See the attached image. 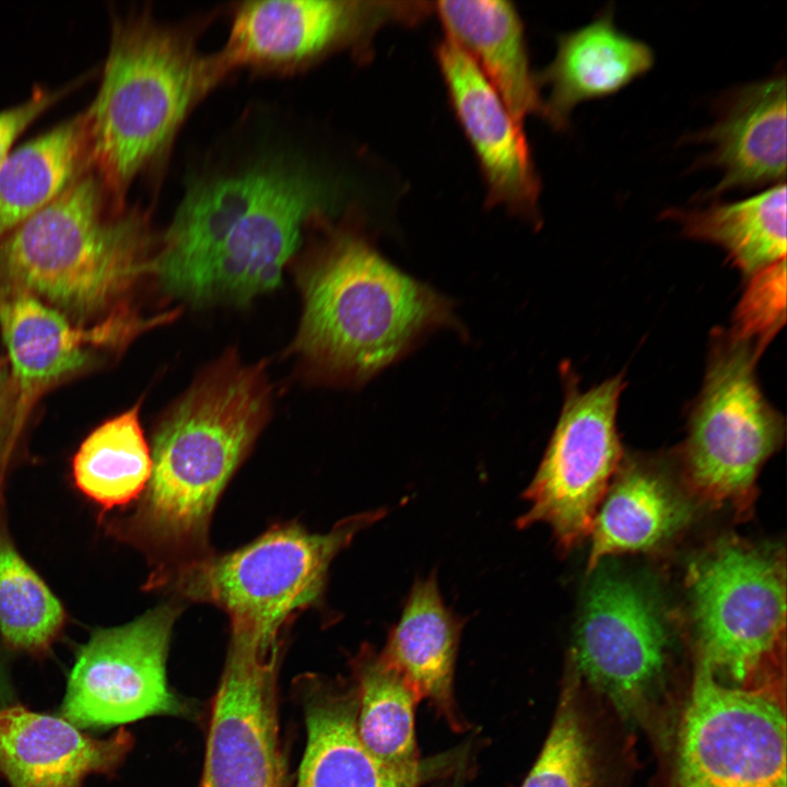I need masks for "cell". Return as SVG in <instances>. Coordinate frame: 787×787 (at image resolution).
Segmentation results:
<instances>
[{"mask_svg": "<svg viewBox=\"0 0 787 787\" xmlns=\"http://www.w3.org/2000/svg\"><path fill=\"white\" fill-rule=\"evenodd\" d=\"M14 427V391L4 366L0 364V467L9 458L16 441Z\"/></svg>", "mask_w": 787, "mask_h": 787, "instance_id": "1f68e13d", "label": "cell"}, {"mask_svg": "<svg viewBox=\"0 0 787 787\" xmlns=\"http://www.w3.org/2000/svg\"><path fill=\"white\" fill-rule=\"evenodd\" d=\"M620 467L594 521L587 572L610 555L649 551L678 533L692 506L663 473L645 462Z\"/></svg>", "mask_w": 787, "mask_h": 787, "instance_id": "7402d4cb", "label": "cell"}, {"mask_svg": "<svg viewBox=\"0 0 787 787\" xmlns=\"http://www.w3.org/2000/svg\"><path fill=\"white\" fill-rule=\"evenodd\" d=\"M9 700V689L4 681L3 674L0 672V709L7 707Z\"/></svg>", "mask_w": 787, "mask_h": 787, "instance_id": "d6a6232c", "label": "cell"}, {"mask_svg": "<svg viewBox=\"0 0 787 787\" xmlns=\"http://www.w3.org/2000/svg\"><path fill=\"white\" fill-rule=\"evenodd\" d=\"M454 787H463V786H462V778H461V777H458V778L456 779V783H455Z\"/></svg>", "mask_w": 787, "mask_h": 787, "instance_id": "836d02e7", "label": "cell"}, {"mask_svg": "<svg viewBox=\"0 0 787 787\" xmlns=\"http://www.w3.org/2000/svg\"><path fill=\"white\" fill-rule=\"evenodd\" d=\"M688 587L700 665L741 682L783 656L786 573L779 552L723 539L691 565Z\"/></svg>", "mask_w": 787, "mask_h": 787, "instance_id": "ba28073f", "label": "cell"}, {"mask_svg": "<svg viewBox=\"0 0 787 787\" xmlns=\"http://www.w3.org/2000/svg\"><path fill=\"white\" fill-rule=\"evenodd\" d=\"M192 26L148 11L116 16L98 92L86 108L92 168L125 209L134 179L163 160L187 115L224 75Z\"/></svg>", "mask_w": 787, "mask_h": 787, "instance_id": "3957f363", "label": "cell"}, {"mask_svg": "<svg viewBox=\"0 0 787 787\" xmlns=\"http://www.w3.org/2000/svg\"><path fill=\"white\" fill-rule=\"evenodd\" d=\"M59 599L21 556L0 522V633L12 648L44 653L61 633Z\"/></svg>", "mask_w": 787, "mask_h": 787, "instance_id": "f1b7e54d", "label": "cell"}, {"mask_svg": "<svg viewBox=\"0 0 787 787\" xmlns=\"http://www.w3.org/2000/svg\"><path fill=\"white\" fill-rule=\"evenodd\" d=\"M445 36L477 64L524 126L543 111L522 19L513 2L503 0H444L434 3Z\"/></svg>", "mask_w": 787, "mask_h": 787, "instance_id": "d6986e66", "label": "cell"}, {"mask_svg": "<svg viewBox=\"0 0 787 787\" xmlns=\"http://www.w3.org/2000/svg\"><path fill=\"white\" fill-rule=\"evenodd\" d=\"M151 235L139 210L116 208L91 169L0 238V295L22 292L87 321L151 272Z\"/></svg>", "mask_w": 787, "mask_h": 787, "instance_id": "5b68a950", "label": "cell"}, {"mask_svg": "<svg viewBox=\"0 0 787 787\" xmlns=\"http://www.w3.org/2000/svg\"><path fill=\"white\" fill-rule=\"evenodd\" d=\"M622 375L580 391L567 381L550 444L524 493L528 510L517 526L545 524L562 551L590 536L597 512L622 463L616 410Z\"/></svg>", "mask_w": 787, "mask_h": 787, "instance_id": "8fae6325", "label": "cell"}, {"mask_svg": "<svg viewBox=\"0 0 787 787\" xmlns=\"http://www.w3.org/2000/svg\"><path fill=\"white\" fill-rule=\"evenodd\" d=\"M785 266L786 259L751 277L737 309L731 332L753 343L760 352L785 322Z\"/></svg>", "mask_w": 787, "mask_h": 787, "instance_id": "f546056e", "label": "cell"}, {"mask_svg": "<svg viewBox=\"0 0 787 787\" xmlns=\"http://www.w3.org/2000/svg\"><path fill=\"white\" fill-rule=\"evenodd\" d=\"M353 671L356 728L362 743L399 787H418L421 778L414 732L418 696L369 645L356 655Z\"/></svg>", "mask_w": 787, "mask_h": 787, "instance_id": "cb8c5ba5", "label": "cell"}, {"mask_svg": "<svg viewBox=\"0 0 787 787\" xmlns=\"http://www.w3.org/2000/svg\"><path fill=\"white\" fill-rule=\"evenodd\" d=\"M140 404L103 422L81 443L72 461L77 488L103 509L139 500L152 470Z\"/></svg>", "mask_w": 787, "mask_h": 787, "instance_id": "4316f807", "label": "cell"}, {"mask_svg": "<svg viewBox=\"0 0 787 787\" xmlns=\"http://www.w3.org/2000/svg\"><path fill=\"white\" fill-rule=\"evenodd\" d=\"M384 515V509L361 513L327 533L308 532L298 524L275 525L235 551L212 553L168 587L184 599L223 610L231 630L279 644L289 621L321 596L334 556Z\"/></svg>", "mask_w": 787, "mask_h": 787, "instance_id": "8992f818", "label": "cell"}, {"mask_svg": "<svg viewBox=\"0 0 787 787\" xmlns=\"http://www.w3.org/2000/svg\"><path fill=\"white\" fill-rule=\"evenodd\" d=\"M178 612L175 603H166L125 625L95 631L77 655L62 717L78 728H91L184 714L186 706L166 678Z\"/></svg>", "mask_w": 787, "mask_h": 787, "instance_id": "7c38bea8", "label": "cell"}, {"mask_svg": "<svg viewBox=\"0 0 787 787\" xmlns=\"http://www.w3.org/2000/svg\"><path fill=\"white\" fill-rule=\"evenodd\" d=\"M69 90V86L54 91L36 90L28 99L0 111V164L24 130Z\"/></svg>", "mask_w": 787, "mask_h": 787, "instance_id": "4dcf8cb0", "label": "cell"}, {"mask_svg": "<svg viewBox=\"0 0 787 787\" xmlns=\"http://www.w3.org/2000/svg\"><path fill=\"white\" fill-rule=\"evenodd\" d=\"M786 784V719L770 696L728 688L698 665L663 787Z\"/></svg>", "mask_w": 787, "mask_h": 787, "instance_id": "9c48e42d", "label": "cell"}, {"mask_svg": "<svg viewBox=\"0 0 787 787\" xmlns=\"http://www.w3.org/2000/svg\"><path fill=\"white\" fill-rule=\"evenodd\" d=\"M432 12L422 1H247L214 56L224 77L240 68L287 73L345 50L366 58L381 28L413 25Z\"/></svg>", "mask_w": 787, "mask_h": 787, "instance_id": "30bf717a", "label": "cell"}, {"mask_svg": "<svg viewBox=\"0 0 787 787\" xmlns=\"http://www.w3.org/2000/svg\"><path fill=\"white\" fill-rule=\"evenodd\" d=\"M305 712L307 740L298 787H399L359 737L356 689L316 688Z\"/></svg>", "mask_w": 787, "mask_h": 787, "instance_id": "d4e9b609", "label": "cell"}, {"mask_svg": "<svg viewBox=\"0 0 787 787\" xmlns=\"http://www.w3.org/2000/svg\"><path fill=\"white\" fill-rule=\"evenodd\" d=\"M461 625L445 606L436 577L420 578L413 584L401 616L379 653L419 701L427 700L456 731L465 728L454 696Z\"/></svg>", "mask_w": 787, "mask_h": 787, "instance_id": "ffe728a7", "label": "cell"}, {"mask_svg": "<svg viewBox=\"0 0 787 787\" xmlns=\"http://www.w3.org/2000/svg\"><path fill=\"white\" fill-rule=\"evenodd\" d=\"M150 325L117 314L87 328L31 294H1L0 332L14 391L16 433L47 388L86 365L91 345L122 342Z\"/></svg>", "mask_w": 787, "mask_h": 787, "instance_id": "2e32d148", "label": "cell"}, {"mask_svg": "<svg viewBox=\"0 0 787 787\" xmlns=\"http://www.w3.org/2000/svg\"><path fill=\"white\" fill-rule=\"evenodd\" d=\"M279 645L231 631L201 787H283L274 697Z\"/></svg>", "mask_w": 787, "mask_h": 787, "instance_id": "5bb4252c", "label": "cell"}, {"mask_svg": "<svg viewBox=\"0 0 787 787\" xmlns=\"http://www.w3.org/2000/svg\"><path fill=\"white\" fill-rule=\"evenodd\" d=\"M435 56L450 107L477 160L486 207L537 222L541 184L524 126L456 43L444 36Z\"/></svg>", "mask_w": 787, "mask_h": 787, "instance_id": "9a60e30c", "label": "cell"}, {"mask_svg": "<svg viewBox=\"0 0 787 787\" xmlns=\"http://www.w3.org/2000/svg\"><path fill=\"white\" fill-rule=\"evenodd\" d=\"M572 670V669H571ZM572 670L543 748L521 787H608V766Z\"/></svg>", "mask_w": 787, "mask_h": 787, "instance_id": "83f0119b", "label": "cell"}, {"mask_svg": "<svg viewBox=\"0 0 787 787\" xmlns=\"http://www.w3.org/2000/svg\"><path fill=\"white\" fill-rule=\"evenodd\" d=\"M760 354L731 331L716 333L681 453L682 477L691 494L743 516L755 497L762 466L785 434L784 419L756 381Z\"/></svg>", "mask_w": 787, "mask_h": 787, "instance_id": "52a82bcc", "label": "cell"}, {"mask_svg": "<svg viewBox=\"0 0 787 787\" xmlns=\"http://www.w3.org/2000/svg\"><path fill=\"white\" fill-rule=\"evenodd\" d=\"M91 169L86 110L12 149L0 164V238Z\"/></svg>", "mask_w": 787, "mask_h": 787, "instance_id": "603a6c76", "label": "cell"}, {"mask_svg": "<svg viewBox=\"0 0 787 787\" xmlns=\"http://www.w3.org/2000/svg\"><path fill=\"white\" fill-rule=\"evenodd\" d=\"M653 63L650 48L620 32L607 11L559 37L553 60L537 74L539 86L549 89L542 117L563 129L576 105L615 93Z\"/></svg>", "mask_w": 787, "mask_h": 787, "instance_id": "ac0fdd59", "label": "cell"}, {"mask_svg": "<svg viewBox=\"0 0 787 787\" xmlns=\"http://www.w3.org/2000/svg\"><path fill=\"white\" fill-rule=\"evenodd\" d=\"M669 638L665 610L645 584L600 572L577 622L571 669L630 715L662 677Z\"/></svg>", "mask_w": 787, "mask_h": 787, "instance_id": "4fadbf2b", "label": "cell"}, {"mask_svg": "<svg viewBox=\"0 0 787 787\" xmlns=\"http://www.w3.org/2000/svg\"><path fill=\"white\" fill-rule=\"evenodd\" d=\"M131 745L124 728L95 739L63 717L0 709V774L10 787H81L87 775L115 770Z\"/></svg>", "mask_w": 787, "mask_h": 787, "instance_id": "e0dca14e", "label": "cell"}, {"mask_svg": "<svg viewBox=\"0 0 787 787\" xmlns=\"http://www.w3.org/2000/svg\"><path fill=\"white\" fill-rule=\"evenodd\" d=\"M713 162L723 171L714 193L780 184L786 175V79L741 89L708 131Z\"/></svg>", "mask_w": 787, "mask_h": 787, "instance_id": "44dd1931", "label": "cell"}, {"mask_svg": "<svg viewBox=\"0 0 787 787\" xmlns=\"http://www.w3.org/2000/svg\"><path fill=\"white\" fill-rule=\"evenodd\" d=\"M333 184L281 160L193 185L151 272L193 304L245 303L275 287L306 225L333 207Z\"/></svg>", "mask_w": 787, "mask_h": 787, "instance_id": "7a4b0ae2", "label": "cell"}, {"mask_svg": "<svg viewBox=\"0 0 787 787\" xmlns=\"http://www.w3.org/2000/svg\"><path fill=\"white\" fill-rule=\"evenodd\" d=\"M270 397L262 363L244 365L226 355L160 422L146 488L134 512L115 526L146 554L149 588L168 587L213 553V510L268 421Z\"/></svg>", "mask_w": 787, "mask_h": 787, "instance_id": "6da1fadb", "label": "cell"}, {"mask_svg": "<svg viewBox=\"0 0 787 787\" xmlns=\"http://www.w3.org/2000/svg\"><path fill=\"white\" fill-rule=\"evenodd\" d=\"M775 787H786V784H782V785H778V786H775Z\"/></svg>", "mask_w": 787, "mask_h": 787, "instance_id": "e575fe53", "label": "cell"}, {"mask_svg": "<svg viewBox=\"0 0 787 787\" xmlns=\"http://www.w3.org/2000/svg\"><path fill=\"white\" fill-rule=\"evenodd\" d=\"M295 350L332 378L362 381L451 321L447 301L387 261L359 228L336 227L304 266Z\"/></svg>", "mask_w": 787, "mask_h": 787, "instance_id": "277c9868", "label": "cell"}, {"mask_svg": "<svg viewBox=\"0 0 787 787\" xmlns=\"http://www.w3.org/2000/svg\"><path fill=\"white\" fill-rule=\"evenodd\" d=\"M671 216L684 235L723 247L745 275L786 259L785 183L741 201L672 211Z\"/></svg>", "mask_w": 787, "mask_h": 787, "instance_id": "484cf974", "label": "cell"}]
</instances>
